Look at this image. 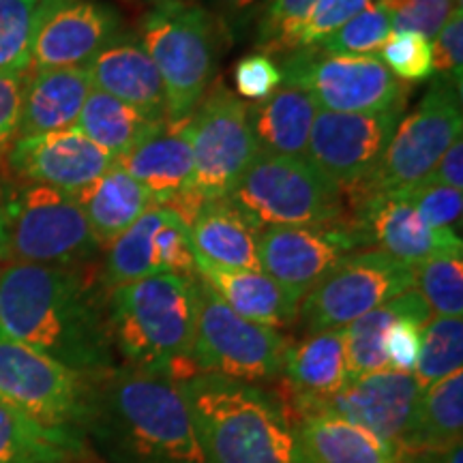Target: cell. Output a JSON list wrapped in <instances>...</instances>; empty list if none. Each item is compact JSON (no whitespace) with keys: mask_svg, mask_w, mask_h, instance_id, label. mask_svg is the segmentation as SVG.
I'll use <instances>...</instances> for the list:
<instances>
[{"mask_svg":"<svg viewBox=\"0 0 463 463\" xmlns=\"http://www.w3.org/2000/svg\"><path fill=\"white\" fill-rule=\"evenodd\" d=\"M108 297L80 266L7 262L0 270V333L95 380L116 367Z\"/></svg>","mask_w":463,"mask_h":463,"instance_id":"cell-1","label":"cell"},{"mask_svg":"<svg viewBox=\"0 0 463 463\" xmlns=\"http://www.w3.org/2000/svg\"><path fill=\"white\" fill-rule=\"evenodd\" d=\"M89 430L123 463H206L183 380L165 372L116 364L92 380Z\"/></svg>","mask_w":463,"mask_h":463,"instance_id":"cell-2","label":"cell"},{"mask_svg":"<svg viewBox=\"0 0 463 463\" xmlns=\"http://www.w3.org/2000/svg\"><path fill=\"white\" fill-rule=\"evenodd\" d=\"M183 389L206 463H311L288 410L258 384L195 373Z\"/></svg>","mask_w":463,"mask_h":463,"instance_id":"cell-3","label":"cell"},{"mask_svg":"<svg viewBox=\"0 0 463 463\" xmlns=\"http://www.w3.org/2000/svg\"><path fill=\"white\" fill-rule=\"evenodd\" d=\"M116 354L125 364L165 372L178 380L194 364L195 277L157 273L116 288L108 297Z\"/></svg>","mask_w":463,"mask_h":463,"instance_id":"cell-4","label":"cell"},{"mask_svg":"<svg viewBox=\"0 0 463 463\" xmlns=\"http://www.w3.org/2000/svg\"><path fill=\"white\" fill-rule=\"evenodd\" d=\"M223 26L194 0L155 5L140 22V42L164 80L167 120H187L211 89Z\"/></svg>","mask_w":463,"mask_h":463,"instance_id":"cell-5","label":"cell"},{"mask_svg":"<svg viewBox=\"0 0 463 463\" xmlns=\"http://www.w3.org/2000/svg\"><path fill=\"white\" fill-rule=\"evenodd\" d=\"M225 200L258 232L350 222L344 189L305 155L260 153Z\"/></svg>","mask_w":463,"mask_h":463,"instance_id":"cell-6","label":"cell"},{"mask_svg":"<svg viewBox=\"0 0 463 463\" xmlns=\"http://www.w3.org/2000/svg\"><path fill=\"white\" fill-rule=\"evenodd\" d=\"M0 217L7 262L80 266L101 249L80 202L45 184H28L11 195Z\"/></svg>","mask_w":463,"mask_h":463,"instance_id":"cell-7","label":"cell"},{"mask_svg":"<svg viewBox=\"0 0 463 463\" xmlns=\"http://www.w3.org/2000/svg\"><path fill=\"white\" fill-rule=\"evenodd\" d=\"M92 380L0 333V402L43 430L80 439L89 431Z\"/></svg>","mask_w":463,"mask_h":463,"instance_id":"cell-8","label":"cell"},{"mask_svg":"<svg viewBox=\"0 0 463 463\" xmlns=\"http://www.w3.org/2000/svg\"><path fill=\"white\" fill-rule=\"evenodd\" d=\"M288 339L232 311L219 294L195 277L194 364L198 373L260 384L283 375Z\"/></svg>","mask_w":463,"mask_h":463,"instance_id":"cell-9","label":"cell"},{"mask_svg":"<svg viewBox=\"0 0 463 463\" xmlns=\"http://www.w3.org/2000/svg\"><path fill=\"white\" fill-rule=\"evenodd\" d=\"M461 129V89L439 75L414 112L399 120L375 170L361 187L347 191L345 200L358 202L364 195L410 189L425 181L450 144L459 140Z\"/></svg>","mask_w":463,"mask_h":463,"instance_id":"cell-10","label":"cell"},{"mask_svg":"<svg viewBox=\"0 0 463 463\" xmlns=\"http://www.w3.org/2000/svg\"><path fill=\"white\" fill-rule=\"evenodd\" d=\"M281 69V84L305 90L317 109L337 114H373L403 101L408 90L375 54H324L294 50Z\"/></svg>","mask_w":463,"mask_h":463,"instance_id":"cell-11","label":"cell"},{"mask_svg":"<svg viewBox=\"0 0 463 463\" xmlns=\"http://www.w3.org/2000/svg\"><path fill=\"white\" fill-rule=\"evenodd\" d=\"M408 289L412 266L382 251H354L300 300L298 317L309 335L339 331Z\"/></svg>","mask_w":463,"mask_h":463,"instance_id":"cell-12","label":"cell"},{"mask_svg":"<svg viewBox=\"0 0 463 463\" xmlns=\"http://www.w3.org/2000/svg\"><path fill=\"white\" fill-rule=\"evenodd\" d=\"M194 153V189L206 200H223L232 194L247 167L260 155L249 125V106L217 82L189 118Z\"/></svg>","mask_w":463,"mask_h":463,"instance_id":"cell-13","label":"cell"},{"mask_svg":"<svg viewBox=\"0 0 463 463\" xmlns=\"http://www.w3.org/2000/svg\"><path fill=\"white\" fill-rule=\"evenodd\" d=\"M369 245L354 219L317 225H277L258 232L260 270L303 300L341 260Z\"/></svg>","mask_w":463,"mask_h":463,"instance_id":"cell-14","label":"cell"},{"mask_svg":"<svg viewBox=\"0 0 463 463\" xmlns=\"http://www.w3.org/2000/svg\"><path fill=\"white\" fill-rule=\"evenodd\" d=\"M405 109V99L373 114H337L317 109L305 157L337 183L354 191L375 170Z\"/></svg>","mask_w":463,"mask_h":463,"instance_id":"cell-15","label":"cell"},{"mask_svg":"<svg viewBox=\"0 0 463 463\" xmlns=\"http://www.w3.org/2000/svg\"><path fill=\"white\" fill-rule=\"evenodd\" d=\"M120 14L103 0H39L34 9V69L89 67L120 34Z\"/></svg>","mask_w":463,"mask_h":463,"instance_id":"cell-16","label":"cell"},{"mask_svg":"<svg viewBox=\"0 0 463 463\" xmlns=\"http://www.w3.org/2000/svg\"><path fill=\"white\" fill-rule=\"evenodd\" d=\"M9 167L31 184L80 194L109 170L114 159L78 129L17 137L7 153Z\"/></svg>","mask_w":463,"mask_h":463,"instance_id":"cell-17","label":"cell"},{"mask_svg":"<svg viewBox=\"0 0 463 463\" xmlns=\"http://www.w3.org/2000/svg\"><path fill=\"white\" fill-rule=\"evenodd\" d=\"M354 222L367 234L369 245L408 266H419L442 253L463 251L461 236L449 228H431L422 222L403 191H382L358 200Z\"/></svg>","mask_w":463,"mask_h":463,"instance_id":"cell-18","label":"cell"},{"mask_svg":"<svg viewBox=\"0 0 463 463\" xmlns=\"http://www.w3.org/2000/svg\"><path fill=\"white\" fill-rule=\"evenodd\" d=\"M420 392L422 389L414 373L382 369L363 378L347 380L337 395L314 410L337 414L399 447L412 425Z\"/></svg>","mask_w":463,"mask_h":463,"instance_id":"cell-19","label":"cell"},{"mask_svg":"<svg viewBox=\"0 0 463 463\" xmlns=\"http://www.w3.org/2000/svg\"><path fill=\"white\" fill-rule=\"evenodd\" d=\"M92 89L108 92L155 120H167L164 80L137 34L120 33L90 61Z\"/></svg>","mask_w":463,"mask_h":463,"instance_id":"cell-20","label":"cell"},{"mask_svg":"<svg viewBox=\"0 0 463 463\" xmlns=\"http://www.w3.org/2000/svg\"><path fill=\"white\" fill-rule=\"evenodd\" d=\"M187 120H164L129 153L114 159L153 195L155 204L167 206L172 200L194 191V153Z\"/></svg>","mask_w":463,"mask_h":463,"instance_id":"cell-21","label":"cell"},{"mask_svg":"<svg viewBox=\"0 0 463 463\" xmlns=\"http://www.w3.org/2000/svg\"><path fill=\"white\" fill-rule=\"evenodd\" d=\"M90 90L86 67L34 69L22 92L17 137L75 129Z\"/></svg>","mask_w":463,"mask_h":463,"instance_id":"cell-22","label":"cell"},{"mask_svg":"<svg viewBox=\"0 0 463 463\" xmlns=\"http://www.w3.org/2000/svg\"><path fill=\"white\" fill-rule=\"evenodd\" d=\"M198 275L232 311L269 328H281L298 317L300 300L262 270L222 269L195 256Z\"/></svg>","mask_w":463,"mask_h":463,"instance_id":"cell-23","label":"cell"},{"mask_svg":"<svg viewBox=\"0 0 463 463\" xmlns=\"http://www.w3.org/2000/svg\"><path fill=\"white\" fill-rule=\"evenodd\" d=\"M283 375L294 392L298 414L337 395L347 384L341 328L314 333L298 345H289L283 358Z\"/></svg>","mask_w":463,"mask_h":463,"instance_id":"cell-24","label":"cell"},{"mask_svg":"<svg viewBox=\"0 0 463 463\" xmlns=\"http://www.w3.org/2000/svg\"><path fill=\"white\" fill-rule=\"evenodd\" d=\"M294 425L311 463H403L397 444L326 410L300 414Z\"/></svg>","mask_w":463,"mask_h":463,"instance_id":"cell-25","label":"cell"},{"mask_svg":"<svg viewBox=\"0 0 463 463\" xmlns=\"http://www.w3.org/2000/svg\"><path fill=\"white\" fill-rule=\"evenodd\" d=\"M73 198L82 206L86 222L99 247H108L144 213L157 206L153 195L116 161L106 174H101L95 183L75 194Z\"/></svg>","mask_w":463,"mask_h":463,"instance_id":"cell-26","label":"cell"},{"mask_svg":"<svg viewBox=\"0 0 463 463\" xmlns=\"http://www.w3.org/2000/svg\"><path fill=\"white\" fill-rule=\"evenodd\" d=\"M195 256L232 270H260L258 230L228 200H206L189 225Z\"/></svg>","mask_w":463,"mask_h":463,"instance_id":"cell-27","label":"cell"},{"mask_svg":"<svg viewBox=\"0 0 463 463\" xmlns=\"http://www.w3.org/2000/svg\"><path fill=\"white\" fill-rule=\"evenodd\" d=\"M402 317H412V320L427 324L431 320V311L425 300L416 289H408L402 297L380 305L378 309L369 311L363 317H358L345 328H341L344 335V350H345V367L347 380L363 378L367 373L389 369L384 352V339L389 328Z\"/></svg>","mask_w":463,"mask_h":463,"instance_id":"cell-28","label":"cell"},{"mask_svg":"<svg viewBox=\"0 0 463 463\" xmlns=\"http://www.w3.org/2000/svg\"><path fill=\"white\" fill-rule=\"evenodd\" d=\"M317 106L305 90L283 86L249 108V125L260 153L305 155Z\"/></svg>","mask_w":463,"mask_h":463,"instance_id":"cell-29","label":"cell"},{"mask_svg":"<svg viewBox=\"0 0 463 463\" xmlns=\"http://www.w3.org/2000/svg\"><path fill=\"white\" fill-rule=\"evenodd\" d=\"M463 433V373L433 382L420 392L419 405L402 444L403 455L444 450L461 444Z\"/></svg>","mask_w":463,"mask_h":463,"instance_id":"cell-30","label":"cell"},{"mask_svg":"<svg viewBox=\"0 0 463 463\" xmlns=\"http://www.w3.org/2000/svg\"><path fill=\"white\" fill-rule=\"evenodd\" d=\"M161 123L164 120L150 118L108 92L92 89L86 97L75 129L106 150L112 159H120Z\"/></svg>","mask_w":463,"mask_h":463,"instance_id":"cell-31","label":"cell"},{"mask_svg":"<svg viewBox=\"0 0 463 463\" xmlns=\"http://www.w3.org/2000/svg\"><path fill=\"white\" fill-rule=\"evenodd\" d=\"M80 453V439L43 430L0 402V463H71Z\"/></svg>","mask_w":463,"mask_h":463,"instance_id":"cell-32","label":"cell"},{"mask_svg":"<svg viewBox=\"0 0 463 463\" xmlns=\"http://www.w3.org/2000/svg\"><path fill=\"white\" fill-rule=\"evenodd\" d=\"M167 215L170 211L164 206L150 208L129 230H125L118 239H114L106 247L108 253L101 270V283L108 292L140 281L144 277L157 275L153 241L157 230L165 223Z\"/></svg>","mask_w":463,"mask_h":463,"instance_id":"cell-33","label":"cell"},{"mask_svg":"<svg viewBox=\"0 0 463 463\" xmlns=\"http://www.w3.org/2000/svg\"><path fill=\"white\" fill-rule=\"evenodd\" d=\"M463 364V320L461 317H431L420 335V352L414 378L422 391L433 382L461 372Z\"/></svg>","mask_w":463,"mask_h":463,"instance_id":"cell-34","label":"cell"},{"mask_svg":"<svg viewBox=\"0 0 463 463\" xmlns=\"http://www.w3.org/2000/svg\"><path fill=\"white\" fill-rule=\"evenodd\" d=\"M414 289L420 294L431 316H463V251L442 253L414 266Z\"/></svg>","mask_w":463,"mask_h":463,"instance_id":"cell-35","label":"cell"},{"mask_svg":"<svg viewBox=\"0 0 463 463\" xmlns=\"http://www.w3.org/2000/svg\"><path fill=\"white\" fill-rule=\"evenodd\" d=\"M39 0H0V73L31 69L34 9Z\"/></svg>","mask_w":463,"mask_h":463,"instance_id":"cell-36","label":"cell"},{"mask_svg":"<svg viewBox=\"0 0 463 463\" xmlns=\"http://www.w3.org/2000/svg\"><path fill=\"white\" fill-rule=\"evenodd\" d=\"M391 28V15L382 5L373 3L361 14L345 22L339 31L328 34L316 45L324 54H345V56H364L380 52L384 45Z\"/></svg>","mask_w":463,"mask_h":463,"instance_id":"cell-37","label":"cell"},{"mask_svg":"<svg viewBox=\"0 0 463 463\" xmlns=\"http://www.w3.org/2000/svg\"><path fill=\"white\" fill-rule=\"evenodd\" d=\"M316 0H269L258 22L256 48L266 54L298 50V34Z\"/></svg>","mask_w":463,"mask_h":463,"instance_id":"cell-38","label":"cell"},{"mask_svg":"<svg viewBox=\"0 0 463 463\" xmlns=\"http://www.w3.org/2000/svg\"><path fill=\"white\" fill-rule=\"evenodd\" d=\"M391 15L392 33H416L436 39L450 14L461 7L459 0H375Z\"/></svg>","mask_w":463,"mask_h":463,"instance_id":"cell-39","label":"cell"},{"mask_svg":"<svg viewBox=\"0 0 463 463\" xmlns=\"http://www.w3.org/2000/svg\"><path fill=\"white\" fill-rule=\"evenodd\" d=\"M378 58L403 82H425L433 75L431 43L416 33H391Z\"/></svg>","mask_w":463,"mask_h":463,"instance_id":"cell-40","label":"cell"},{"mask_svg":"<svg viewBox=\"0 0 463 463\" xmlns=\"http://www.w3.org/2000/svg\"><path fill=\"white\" fill-rule=\"evenodd\" d=\"M153 256L157 273H172L181 277H198L195 249L191 245L189 230L181 219L170 211L153 241Z\"/></svg>","mask_w":463,"mask_h":463,"instance_id":"cell-41","label":"cell"},{"mask_svg":"<svg viewBox=\"0 0 463 463\" xmlns=\"http://www.w3.org/2000/svg\"><path fill=\"white\" fill-rule=\"evenodd\" d=\"M412 202L422 222L431 228H449L461 222L463 194L459 189L442 187V184L419 183L410 189H402Z\"/></svg>","mask_w":463,"mask_h":463,"instance_id":"cell-42","label":"cell"},{"mask_svg":"<svg viewBox=\"0 0 463 463\" xmlns=\"http://www.w3.org/2000/svg\"><path fill=\"white\" fill-rule=\"evenodd\" d=\"M375 0H316L314 9L298 34L300 48H316L322 39L339 31L345 22L372 7Z\"/></svg>","mask_w":463,"mask_h":463,"instance_id":"cell-43","label":"cell"},{"mask_svg":"<svg viewBox=\"0 0 463 463\" xmlns=\"http://www.w3.org/2000/svg\"><path fill=\"white\" fill-rule=\"evenodd\" d=\"M281 69L269 54H249L234 67V86L247 101H262L281 86Z\"/></svg>","mask_w":463,"mask_h":463,"instance_id":"cell-44","label":"cell"},{"mask_svg":"<svg viewBox=\"0 0 463 463\" xmlns=\"http://www.w3.org/2000/svg\"><path fill=\"white\" fill-rule=\"evenodd\" d=\"M433 71L453 80L457 89L463 84V11L457 7L431 45Z\"/></svg>","mask_w":463,"mask_h":463,"instance_id":"cell-45","label":"cell"},{"mask_svg":"<svg viewBox=\"0 0 463 463\" xmlns=\"http://www.w3.org/2000/svg\"><path fill=\"white\" fill-rule=\"evenodd\" d=\"M425 324L412 320V317H402L389 328L384 339V352L389 369L395 372L412 373L419 361L420 352V335Z\"/></svg>","mask_w":463,"mask_h":463,"instance_id":"cell-46","label":"cell"},{"mask_svg":"<svg viewBox=\"0 0 463 463\" xmlns=\"http://www.w3.org/2000/svg\"><path fill=\"white\" fill-rule=\"evenodd\" d=\"M22 92H24V80H22V75L0 73V161L7 157L9 148L17 140Z\"/></svg>","mask_w":463,"mask_h":463,"instance_id":"cell-47","label":"cell"},{"mask_svg":"<svg viewBox=\"0 0 463 463\" xmlns=\"http://www.w3.org/2000/svg\"><path fill=\"white\" fill-rule=\"evenodd\" d=\"M420 183H431V184H442V187L450 189H463V142L461 137L450 144L447 153L442 155V159L438 161V165L430 172V176Z\"/></svg>","mask_w":463,"mask_h":463,"instance_id":"cell-48","label":"cell"},{"mask_svg":"<svg viewBox=\"0 0 463 463\" xmlns=\"http://www.w3.org/2000/svg\"><path fill=\"white\" fill-rule=\"evenodd\" d=\"M258 0H213L215 5V17L219 20V24L223 26L225 33H232L239 22H242L247 17V11L256 5Z\"/></svg>","mask_w":463,"mask_h":463,"instance_id":"cell-49","label":"cell"},{"mask_svg":"<svg viewBox=\"0 0 463 463\" xmlns=\"http://www.w3.org/2000/svg\"><path fill=\"white\" fill-rule=\"evenodd\" d=\"M0 260L7 262V256H5V230H3V217H0Z\"/></svg>","mask_w":463,"mask_h":463,"instance_id":"cell-50","label":"cell"},{"mask_svg":"<svg viewBox=\"0 0 463 463\" xmlns=\"http://www.w3.org/2000/svg\"><path fill=\"white\" fill-rule=\"evenodd\" d=\"M146 3H153V5H164V3H170V0H146Z\"/></svg>","mask_w":463,"mask_h":463,"instance_id":"cell-51","label":"cell"},{"mask_svg":"<svg viewBox=\"0 0 463 463\" xmlns=\"http://www.w3.org/2000/svg\"><path fill=\"white\" fill-rule=\"evenodd\" d=\"M3 266H5V262H3V260H0V270H3Z\"/></svg>","mask_w":463,"mask_h":463,"instance_id":"cell-52","label":"cell"}]
</instances>
